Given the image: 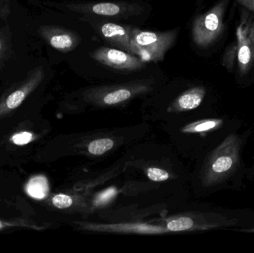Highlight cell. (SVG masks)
I'll return each instance as SVG.
<instances>
[{
  "mask_svg": "<svg viewBox=\"0 0 254 253\" xmlns=\"http://www.w3.org/2000/svg\"><path fill=\"white\" fill-rule=\"evenodd\" d=\"M57 5L77 17L97 18L118 22L144 19L149 7L145 2L133 0L68 1Z\"/></svg>",
  "mask_w": 254,
  "mask_h": 253,
  "instance_id": "obj_1",
  "label": "cell"
},
{
  "mask_svg": "<svg viewBox=\"0 0 254 253\" xmlns=\"http://www.w3.org/2000/svg\"><path fill=\"white\" fill-rule=\"evenodd\" d=\"M222 63L239 78L254 71V16L246 9L242 10L235 38L225 50Z\"/></svg>",
  "mask_w": 254,
  "mask_h": 253,
  "instance_id": "obj_2",
  "label": "cell"
},
{
  "mask_svg": "<svg viewBox=\"0 0 254 253\" xmlns=\"http://www.w3.org/2000/svg\"><path fill=\"white\" fill-rule=\"evenodd\" d=\"M180 28L165 31H147L134 26L131 30V53L145 63L161 62L177 41Z\"/></svg>",
  "mask_w": 254,
  "mask_h": 253,
  "instance_id": "obj_3",
  "label": "cell"
},
{
  "mask_svg": "<svg viewBox=\"0 0 254 253\" xmlns=\"http://www.w3.org/2000/svg\"><path fill=\"white\" fill-rule=\"evenodd\" d=\"M230 2L231 0H219L207 11L194 18L191 25V39L198 49H210L223 36Z\"/></svg>",
  "mask_w": 254,
  "mask_h": 253,
  "instance_id": "obj_4",
  "label": "cell"
},
{
  "mask_svg": "<svg viewBox=\"0 0 254 253\" xmlns=\"http://www.w3.org/2000/svg\"><path fill=\"white\" fill-rule=\"evenodd\" d=\"M243 143L239 135L230 134L214 150L207 166V184L215 185L223 182L237 171Z\"/></svg>",
  "mask_w": 254,
  "mask_h": 253,
  "instance_id": "obj_5",
  "label": "cell"
},
{
  "mask_svg": "<svg viewBox=\"0 0 254 253\" xmlns=\"http://www.w3.org/2000/svg\"><path fill=\"white\" fill-rule=\"evenodd\" d=\"M89 25L98 37L110 47L131 53L130 40L134 25L92 17H77Z\"/></svg>",
  "mask_w": 254,
  "mask_h": 253,
  "instance_id": "obj_6",
  "label": "cell"
},
{
  "mask_svg": "<svg viewBox=\"0 0 254 253\" xmlns=\"http://www.w3.org/2000/svg\"><path fill=\"white\" fill-rule=\"evenodd\" d=\"M89 56L107 69L122 72L140 71L146 66V63L134 55L110 46L97 48L89 53Z\"/></svg>",
  "mask_w": 254,
  "mask_h": 253,
  "instance_id": "obj_7",
  "label": "cell"
},
{
  "mask_svg": "<svg viewBox=\"0 0 254 253\" xmlns=\"http://www.w3.org/2000/svg\"><path fill=\"white\" fill-rule=\"evenodd\" d=\"M37 33L52 49L64 53H70L79 49L83 42L78 33L59 25H41Z\"/></svg>",
  "mask_w": 254,
  "mask_h": 253,
  "instance_id": "obj_8",
  "label": "cell"
},
{
  "mask_svg": "<svg viewBox=\"0 0 254 253\" xmlns=\"http://www.w3.org/2000/svg\"><path fill=\"white\" fill-rule=\"evenodd\" d=\"M205 94V89L202 86L192 88L179 97L178 99V105L184 110L194 109L199 106Z\"/></svg>",
  "mask_w": 254,
  "mask_h": 253,
  "instance_id": "obj_9",
  "label": "cell"
},
{
  "mask_svg": "<svg viewBox=\"0 0 254 253\" xmlns=\"http://www.w3.org/2000/svg\"><path fill=\"white\" fill-rule=\"evenodd\" d=\"M11 33L8 25L0 28V69L11 52Z\"/></svg>",
  "mask_w": 254,
  "mask_h": 253,
  "instance_id": "obj_10",
  "label": "cell"
},
{
  "mask_svg": "<svg viewBox=\"0 0 254 253\" xmlns=\"http://www.w3.org/2000/svg\"><path fill=\"white\" fill-rule=\"evenodd\" d=\"M132 94L133 92L128 89V86H122L119 89L107 92L103 98V101L107 105H113L129 99Z\"/></svg>",
  "mask_w": 254,
  "mask_h": 253,
  "instance_id": "obj_11",
  "label": "cell"
},
{
  "mask_svg": "<svg viewBox=\"0 0 254 253\" xmlns=\"http://www.w3.org/2000/svg\"><path fill=\"white\" fill-rule=\"evenodd\" d=\"M222 119H208L190 125L186 131L190 132H207L219 129L223 125Z\"/></svg>",
  "mask_w": 254,
  "mask_h": 253,
  "instance_id": "obj_12",
  "label": "cell"
},
{
  "mask_svg": "<svg viewBox=\"0 0 254 253\" xmlns=\"http://www.w3.org/2000/svg\"><path fill=\"white\" fill-rule=\"evenodd\" d=\"M28 192L32 197L43 199L48 192L47 181L41 177L34 178L28 184Z\"/></svg>",
  "mask_w": 254,
  "mask_h": 253,
  "instance_id": "obj_13",
  "label": "cell"
},
{
  "mask_svg": "<svg viewBox=\"0 0 254 253\" xmlns=\"http://www.w3.org/2000/svg\"><path fill=\"white\" fill-rule=\"evenodd\" d=\"M195 225V221L192 218L189 217H181L178 219L173 220L169 222L167 228L170 231H185L193 228Z\"/></svg>",
  "mask_w": 254,
  "mask_h": 253,
  "instance_id": "obj_14",
  "label": "cell"
},
{
  "mask_svg": "<svg viewBox=\"0 0 254 253\" xmlns=\"http://www.w3.org/2000/svg\"><path fill=\"white\" fill-rule=\"evenodd\" d=\"M113 145H114V142L108 138L96 140L89 144V152L91 154L100 155L111 150Z\"/></svg>",
  "mask_w": 254,
  "mask_h": 253,
  "instance_id": "obj_15",
  "label": "cell"
},
{
  "mask_svg": "<svg viewBox=\"0 0 254 253\" xmlns=\"http://www.w3.org/2000/svg\"><path fill=\"white\" fill-rule=\"evenodd\" d=\"M147 175L149 179L155 182H162L169 178V174L166 171L157 168H150L148 169Z\"/></svg>",
  "mask_w": 254,
  "mask_h": 253,
  "instance_id": "obj_16",
  "label": "cell"
},
{
  "mask_svg": "<svg viewBox=\"0 0 254 253\" xmlns=\"http://www.w3.org/2000/svg\"><path fill=\"white\" fill-rule=\"evenodd\" d=\"M53 204L59 209L69 207L72 204V199L66 195H58L52 199Z\"/></svg>",
  "mask_w": 254,
  "mask_h": 253,
  "instance_id": "obj_17",
  "label": "cell"
},
{
  "mask_svg": "<svg viewBox=\"0 0 254 253\" xmlns=\"http://www.w3.org/2000/svg\"><path fill=\"white\" fill-rule=\"evenodd\" d=\"M11 0H0V19L6 21L11 14Z\"/></svg>",
  "mask_w": 254,
  "mask_h": 253,
  "instance_id": "obj_18",
  "label": "cell"
},
{
  "mask_svg": "<svg viewBox=\"0 0 254 253\" xmlns=\"http://www.w3.org/2000/svg\"><path fill=\"white\" fill-rule=\"evenodd\" d=\"M32 139V135L29 132H21L13 135L12 141L16 145H25L28 144Z\"/></svg>",
  "mask_w": 254,
  "mask_h": 253,
  "instance_id": "obj_19",
  "label": "cell"
},
{
  "mask_svg": "<svg viewBox=\"0 0 254 253\" xmlns=\"http://www.w3.org/2000/svg\"><path fill=\"white\" fill-rule=\"evenodd\" d=\"M116 194V190L115 188L109 189V190H106L104 193L100 194L99 196L97 198L95 203L97 204H103L105 203L106 202H109L115 195Z\"/></svg>",
  "mask_w": 254,
  "mask_h": 253,
  "instance_id": "obj_20",
  "label": "cell"
},
{
  "mask_svg": "<svg viewBox=\"0 0 254 253\" xmlns=\"http://www.w3.org/2000/svg\"><path fill=\"white\" fill-rule=\"evenodd\" d=\"M238 3L242 8L246 9L254 16V0H234Z\"/></svg>",
  "mask_w": 254,
  "mask_h": 253,
  "instance_id": "obj_21",
  "label": "cell"
},
{
  "mask_svg": "<svg viewBox=\"0 0 254 253\" xmlns=\"http://www.w3.org/2000/svg\"><path fill=\"white\" fill-rule=\"evenodd\" d=\"M243 231L249 232V233H254V228L250 229V230H243Z\"/></svg>",
  "mask_w": 254,
  "mask_h": 253,
  "instance_id": "obj_22",
  "label": "cell"
}]
</instances>
